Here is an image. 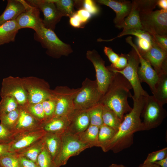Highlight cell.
<instances>
[{
    "mask_svg": "<svg viewBox=\"0 0 167 167\" xmlns=\"http://www.w3.org/2000/svg\"><path fill=\"white\" fill-rule=\"evenodd\" d=\"M128 64V60L126 55L121 54L119 55L118 59L114 65H111L110 66L117 70L120 71L125 68Z\"/></svg>",
    "mask_w": 167,
    "mask_h": 167,
    "instance_id": "7bdbcfd3",
    "label": "cell"
},
{
    "mask_svg": "<svg viewBox=\"0 0 167 167\" xmlns=\"http://www.w3.org/2000/svg\"><path fill=\"white\" fill-rule=\"evenodd\" d=\"M132 89L130 83L122 75L114 73L100 103L113 111L122 121L125 115L132 109L127 100L128 97H131L130 90Z\"/></svg>",
    "mask_w": 167,
    "mask_h": 167,
    "instance_id": "7a4b0ae2",
    "label": "cell"
},
{
    "mask_svg": "<svg viewBox=\"0 0 167 167\" xmlns=\"http://www.w3.org/2000/svg\"><path fill=\"white\" fill-rule=\"evenodd\" d=\"M34 39L40 42L46 49V53L54 58H58L62 56H68L73 50L71 46L61 40L54 31L44 25L37 32H35Z\"/></svg>",
    "mask_w": 167,
    "mask_h": 167,
    "instance_id": "3957f363",
    "label": "cell"
},
{
    "mask_svg": "<svg viewBox=\"0 0 167 167\" xmlns=\"http://www.w3.org/2000/svg\"><path fill=\"white\" fill-rule=\"evenodd\" d=\"M28 98V104L41 103L51 95L50 86L44 79L34 76L23 78Z\"/></svg>",
    "mask_w": 167,
    "mask_h": 167,
    "instance_id": "30bf717a",
    "label": "cell"
},
{
    "mask_svg": "<svg viewBox=\"0 0 167 167\" xmlns=\"http://www.w3.org/2000/svg\"><path fill=\"white\" fill-rule=\"evenodd\" d=\"M1 97H14L20 106H24L28 103V95L22 78L10 76L4 78L0 92Z\"/></svg>",
    "mask_w": 167,
    "mask_h": 167,
    "instance_id": "4fadbf2b",
    "label": "cell"
},
{
    "mask_svg": "<svg viewBox=\"0 0 167 167\" xmlns=\"http://www.w3.org/2000/svg\"><path fill=\"white\" fill-rule=\"evenodd\" d=\"M95 1L100 4L109 7L115 11L116 16L113 22L116 27L118 28L129 15L132 6V2L130 1L97 0Z\"/></svg>",
    "mask_w": 167,
    "mask_h": 167,
    "instance_id": "d6986e66",
    "label": "cell"
},
{
    "mask_svg": "<svg viewBox=\"0 0 167 167\" xmlns=\"http://www.w3.org/2000/svg\"><path fill=\"white\" fill-rule=\"evenodd\" d=\"M41 123L35 119L24 106H20V113L18 121L12 132L15 135L23 132L41 128Z\"/></svg>",
    "mask_w": 167,
    "mask_h": 167,
    "instance_id": "44dd1931",
    "label": "cell"
},
{
    "mask_svg": "<svg viewBox=\"0 0 167 167\" xmlns=\"http://www.w3.org/2000/svg\"><path fill=\"white\" fill-rule=\"evenodd\" d=\"M20 106L17 109L0 117L1 124L12 132L19 119Z\"/></svg>",
    "mask_w": 167,
    "mask_h": 167,
    "instance_id": "1f68e13d",
    "label": "cell"
},
{
    "mask_svg": "<svg viewBox=\"0 0 167 167\" xmlns=\"http://www.w3.org/2000/svg\"><path fill=\"white\" fill-rule=\"evenodd\" d=\"M41 103L46 121L52 118L54 115L56 107L55 101L54 98L51 95L49 97Z\"/></svg>",
    "mask_w": 167,
    "mask_h": 167,
    "instance_id": "f35d334b",
    "label": "cell"
},
{
    "mask_svg": "<svg viewBox=\"0 0 167 167\" xmlns=\"http://www.w3.org/2000/svg\"><path fill=\"white\" fill-rule=\"evenodd\" d=\"M104 105L99 103L88 109L90 125L100 127L103 124L102 113Z\"/></svg>",
    "mask_w": 167,
    "mask_h": 167,
    "instance_id": "4dcf8cb0",
    "label": "cell"
},
{
    "mask_svg": "<svg viewBox=\"0 0 167 167\" xmlns=\"http://www.w3.org/2000/svg\"><path fill=\"white\" fill-rule=\"evenodd\" d=\"M18 156L20 167H39L36 163L24 157Z\"/></svg>",
    "mask_w": 167,
    "mask_h": 167,
    "instance_id": "c3c4849f",
    "label": "cell"
},
{
    "mask_svg": "<svg viewBox=\"0 0 167 167\" xmlns=\"http://www.w3.org/2000/svg\"><path fill=\"white\" fill-rule=\"evenodd\" d=\"M102 120L103 124L112 128L116 132L118 131L122 122L113 111L104 105L102 113Z\"/></svg>",
    "mask_w": 167,
    "mask_h": 167,
    "instance_id": "f1b7e54d",
    "label": "cell"
},
{
    "mask_svg": "<svg viewBox=\"0 0 167 167\" xmlns=\"http://www.w3.org/2000/svg\"><path fill=\"white\" fill-rule=\"evenodd\" d=\"M140 18L142 30L151 35L167 36V10L142 12Z\"/></svg>",
    "mask_w": 167,
    "mask_h": 167,
    "instance_id": "ba28073f",
    "label": "cell"
},
{
    "mask_svg": "<svg viewBox=\"0 0 167 167\" xmlns=\"http://www.w3.org/2000/svg\"><path fill=\"white\" fill-rule=\"evenodd\" d=\"M90 148L89 145L80 140L78 135L68 132L63 134L59 151L54 161L55 167H60L65 165L71 157L78 155Z\"/></svg>",
    "mask_w": 167,
    "mask_h": 167,
    "instance_id": "5b68a950",
    "label": "cell"
},
{
    "mask_svg": "<svg viewBox=\"0 0 167 167\" xmlns=\"http://www.w3.org/2000/svg\"><path fill=\"white\" fill-rule=\"evenodd\" d=\"M158 75L156 91L152 96L157 101L164 105L167 103V71L162 72Z\"/></svg>",
    "mask_w": 167,
    "mask_h": 167,
    "instance_id": "484cf974",
    "label": "cell"
},
{
    "mask_svg": "<svg viewBox=\"0 0 167 167\" xmlns=\"http://www.w3.org/2000/svg\"><path fill=\"white\" fill-rule=\"evenodd\" d=\"M102 94L100 92L96 81L86 78L74 100L75 109H88L99 103Z\"/></svg>",
    "mask_w": 167,
    "mask_h": 167,
    "instance_id": "52a82bcc",
    "label": "cell"
},
{
    "mask_svg": "<svg viewBox=\"0 0 167 167\" xmlns=\"http://www.w3.org/2000/svg\"><path fill=\"white\" fill-rule=\"evenodd\" d=\"M62 134L46 133L42 138L44 145L53 161L60 148Z\"/></svg>",
    "mask_w": 167,
    "mask_h": 167,
    "instance_id": "d4e9b609",
    "label": "cell"
},
{
    "mask_svg": "<svg viewBox=\"0 0 167 167\" xmlns=\"http://www.w3.org/2000/svg\"><path fill=\"white\" fill-rule=\"evenodd\" d=\"M63 16H71L75 12L74 7L75 1L72 0H51Z\"/></svg>",
    "mask_w": 167,
    "mask_h": 167,
    "instance_id": "d6a6232c",
    "label": "cell"
},
{
    "mask_svg": "<svg viewBox=\"0 0 167 167\" xmlns=\"http://www.w3.org/2000/svg\"><path fill=\"white\" fill-rule=\"evenodd\" d=\"M116 132L112 128L103 124L99 129L98 136L99 147L102 148L114 137Z\"/></svg>",
    "mask_w": 167,
    "mask_h": 167,
    "instance_id": "836d02e7",
    "label": "cell"
},
{
    "mask_svg": "<svg viewBox=\"0 0 167 167\" xmlns=\"http://www.w3.org/2000/svg\"><path fill=\"white\" fill-rule=\"evenodd\" d=\"M126 56L128 64L123 70H117L110 66H107V67L112 72L119 73L122 75L130 83L134 93L131 98L137 99L141 96H148L149 94L143 88L138 77V72L140 61L137 53L132 48L131 50L126 54Z\"/></svg>",
    "mask_w": 167,
    "mask_h": 167,
    "instance_id": "277c9868",
    "label": "cell"
},
{
    "mask_svg": "<svg viewBox=\"0 0 167 167\" xmlns=\"http://www.w3.org/2000/svg\"><path fill=\"white\" fill-rule=\"evenodd\" d=\"M46 133L42 129L16 134L11 142L9 152L17 153L42 139Z\"/></svg>",
    "mask_w": 167,
    "mask_h": 167,
    "instance_id": "2e32d148",
    "label": "cell"
},
{
    "mask_svg": "<svg viewBox=\"0 0 167 167\" xmlns=\"http://www.w3.org/2000/svg\"><path fill=\"white\" fill-rule=\"evenodd\" d=\"M157 5L161 8V9L167 10V0H158Z\"/></svg>",
    "mask_w": 167,
    "mask_h": 167,
    "instance_id": "f5cc1de1",
    "label": "cell"
},
{
    "mask_svg": "<svg viewBox=\"0 0 167 167\" xmlns=\"http://www.w3.org/2000/svg\"><path fill=\"white\" fill-rule=\"evenodd\" d=\"M11 143L0 144V156L9 152Z\"/></svg>",
    "mask_w": 167,
    "mask_h": 167,
    "instance_id": "f907efd6",
    "label": "cell"
},
{
    "mask_svg": "<svg viewBox=\"0 0 167 167\" xmlns=\"http://www.w3.org/2000/svg\"><path fill=\"white\" fill-rule=\"evenodd\" d=\"M84 9L88 11L92 15L98 13L99 9L94 2L91 0H86L83 2Z\"/></svg>",
    "mask_w": 167,
    "mask_h": 167,
    "instance_id": "ee69618b",
    "label": "cell"
},
{
    "mask_svg": "<svg viewBox=\"0 0 167 167\" xmlns=\"http://www.w3.org/2000/svg\"><path fill=\"white\" fill-rule=\"evenodd\" d=\"M69 23L72 26L75 28H82L84 25L76 12L70 17Z\"/></svg>",
    "mask_w": 167,
    "mask_h": 167,
    "instance_id": "681fc988",
    "label": "cell"
},
{
    "mask_svg": "<svg viewBox=\"0 0 167 167\" xmlns=\"http://www.w3.org/2000/svg\"><path fill=\"white\" fill-rule=\"evenodd\" d=\"M79 89L80 88H71L67 86H60L51 90V95L56 103L53 117L68 115L75 110L74 100Z\"/></svg>",
    "mask_w": 167,
    "mask_h": 167,
    "instance_id": "9c48e42d",
    "label": "cell"
},
{
    "mask_svg": "<svg viewBox=\"0 0 167 167\" xmlns=\"http://www.w3.org/2000/svg\"><path fill=\"white\" fill-rule=\"evenodd\" d=\"M137 49L141 56L148 61L158 74L167 71V52L161 49L155 42L145 52Z\"/></svg>",
    "mask_w": 167,
    "mask_h": 167,
    "instance_id": "e0dca14e",
    "label": "cell"
},
{
    "mask_svg": "<svg viewBox=\"0 0 167 167\" xmlns=\"http://www.w3.org/2000/svg\"><path fill=\"white\" fill-rule=\"evenodd\" d=\"M24 106L41 124L46 121L45 113L41 103L34 104L28 103Z\"/></svg>",
    "mask_w": 167,
    "mask_h": 167,
    "instance_id": "d590c367",
    "label": "cell"
},
{
    "mask_svg": "<svg viewBox=\"0 0 167 167\" xmlns=\"http://www.w3.org/2000/svg\"><path fill=\"white\" fill-rule=\"evenodd\" d=\"M36 164L39 167H55L54 162L44 145L37 157Z\"/></svg>",
    "mask_w": 167,
    "mask_h": 167,
    "instance_id": "74e56055",
    "label": "cell"
},
{
    "mask_svg": "<svg viewBox=\"0 0 167 167\" xmlns=\"http://www.w3.org/2000/svg\"><path fill=\"white\" fill-rule=\"evenodd\" d=\"M44 147L42 139L27 148L15 153L18 156L24 157L36 163L37 157Z\"/></svg>",
    "mask_w": 167,
    "mask_h": 167,
    "instance_id": "83f0119b",
    "label": "cell"
},
{
    "mask_svg": "<svg viewBox=\"0 0 167 167\" xmlns=\"http://www.w3.org/2000/svg\"><path fill=\"white\" fill-rule=\"evenodd\" d=\"M128 16L125 18L119 28H130L142 30L140 13L141 12L152 11L157 5L158 0H134Z\"/></svg>",
    "mask_w": 167,
    "mask_h": 167,
    "instance_id": "7c38bea8",
    "label": "cell"
},
{
    "mask_svg": "<svg viewBox=\"0 0 167 167\" xmlns=\"http://www.w3.org/2000/svg\"><path fill=\"white\" fill-rule=\"evenodd\" d=\"M76 12L83 24L88 21L92 15L88 11L83 8L80 9Z\"/></svg>",
    "mask_w": 167,
    "mask_h": 167,
    "instance_id": "7dc6e473",
    "label": "cell"
},
{
    "mask_svg": "<svg viewBox=\"0 0 167 167\" xmlns=\"http://www.w3.org/2000/svg\"><path fill=\"white\" fill-rule=\"evenodd\" d=\"M0 167H2L0 165Z\"/></svg>",
    "mask_w": 167,
    "mask_h": 167,
    "instance_id": "9f6ffc18",
    "label": "cell"
},
{
    "mask_svg": "<svg viewBox=\"0 0 167 167\" xmlns=\"http://www.w3.org/2000/svg\"><path fill=\"white\" fill-rule=\"evenodd\" d=\"M27 2L26 10L15 19L16 22L19 29L29 28L37 32L43 25L42 19L40 16L39 10Z\"/></svg>",
    "mask_w": 167,
    "mask_h": 167,
    "instance_id": "ac0fdd59",
    "label": "cell"
},
{
    "mask_svg": "<svg viewBox=\"0 0 167 167\" xmlns=\"http://www.w3.org/2000/svg\"><path fill=\"white\" fill-rule=\"evenodd\" d=\"M108 167H127L122 164H118L113 163L111 164Z\"/></svg>",
    "mask_w": 167,
    "mask_h": 167,
    "instance_id": "11a10c76",
    "label": "cell"
},
{
    "mask_svg": "<svg viewBox=\"0 0 167 167\" xmlns=\"http://www.w3.org/2000/svg\"><path fill=\"white\" fill-rule=\"evenodd\" d=\"M30 5L40 10L44 15L42 23L44 26L54 31L57 24L63 17L51 0H26Z\"/></svg>",
    "mask_w": 167,
    "mask_h": 167,
    "instance_id": "5bb4252c",
    "label": "cell"
},
{
    "mask_svg": "<svg viewBox=\"0 0 167 167\" xmlns=\"http://www.w3.org/2000/svg\"><path fill=\"white\" fill-rule=\"evenodd\" d=\"M167 157V148L165 147L148 154L143 163H153Z\"/></svg>",
    "mask_w": 167,
    "mask_h": 167,
    "instance_id": "ab89813d",
    "label": "cell"
},
{
    "mask_svg": "<svg viewBox=\"0 0 167 167\" xmlns=\"http://www.w3.org/2000/svg\"><path fill=\"white\" fill-rule=\"evenodd\" d=\"M99 127L90 125L87 129L78 135L82 142L89 145L91 148L99 147Z\"/></svg>",
    "mask_w": 167,
    "mask_h": 167,
    "instance_id": "4316f807",
    "label": "cell"
},
{
    "mask_svg": "<svg viewBox=\"0 0 167 167\" xmlns=\"http://www.w3.org/2000/svg\"><path fill=\"white\" fill-rule=\"evenodd\" d=\"M70 124L68 132L78 135L85 131L90 125L88 109H75L69 115Z\"/></svg>",
    "mask_w": 167,
    "mask_h": 167,
    "instance_id": "ffe728a7",
    "label": "cell"
},
{
    "mask_svg": "<svg viewBox=\"0 0 167 167\" xmlns=\"http://www.w3.org/2000/svg\"><path fill=\"white\" fill-rule=\"evenodd\" d=\"M0 165L2 167H20L17 154L9 152L0 156Z\"/></svg>",
    "mask_w": 167,
    "mask_h": 167,
    "instance_id": "8d00e7d4",
    "label": "cell"
},
{
    "mask_svg": "<svg viewBox=\"0 0 167 167\" xmlns=\"http://www.w3.org/2000/svg\"><path fill=\"white\" fill-rule=\"evenodd\" d=\"M27 2L23 0H7L6 7L0 15V25L9 21L15 20L26 10Z\"/></svg>",
    "mask_w": 167,
    "mask_h": 167,
    "instance_id": "603a6c76",
    "label": "cell"
},
{
    "mask_svg": "<svg viewBox=\"0 0 167 167\" xmlns=\"http://www.w3.org/2000/svg\"><path fill=\"white\" fill-rule=\"evenodd\" d=\"M138 167H161L155 163H142Z\"/></svg>",
    "mask_w": 167,
    "mask_h": 167,
    "instance_id": "db71d44e",
    "label": "cell"
},
{
    "mask_svg": "<svg viewBox=\"0 0 167 167\" xmlns=\"http://www.w3.org/2000/svg\"><path fill=\"white\" fill-rule=\"evenodd\" d=\"M161 167H167V157L155 163Z\"/></svg>",
    "mask_w": 167,
    "mask_h": 167,
    "instance_id": "816d5d0a",
    "label": "cell"
},
{
    "mask_svg": "<svg viewBox=\"0 0 167 167\" xmlns=\"http://www.w3.org/2000/svg\"><path fill=\"white\" fill-rule=\"evenodd\" d=\"M137 46L138 49L142 51L145 52L149 50L151 47L152 43L148 40L141 38H138Z\"/></svg>",
    "mask_w": 167,
    "mask_h": 167,
    "instance_id": "bcb514c9",
    "label": "cell"
},
{
    "mask_svg": "<svg viewBox=\"0 0 167 167\" xmlns=\"http://www.w3.org/2000/svg\"><path fill=\"white\" fill-rule=\"evenodd\" d=\"M163 105L157 101L152 96H145L141 113L143 130L148 131L159 126L167 116Z\"/></svg>",
    "mask_w": 167,
    "mask_h": 167,
    "instance_id": "8992f818",
    "label": "cell"
},
{
    "mask_svg": "<svg viewBox=\"0 0 167 167\" xmlns=\"http://www.w3.org/2000/svg\"><path fill=\"white\" fill-rule=\"evenodd\" d=\"M1 98L0 101V117L20 106L16 99L13 96H6Z\"/></svg>",
    "mask_w": 167,
    "mask_h": 167,
    "instance_id": "e575fe53",
    "label": "cell"
},
{
    "mask_svg": "<svg viewBox=\"0 0 167 167\" xmlns=\"http://www.w3.org/2000/svg\"><path fill=\"white\" fill-rule=\"evenodd\" d=\"M104 52L111 63V65L115 64L118 59L119 55L114 52L111 48L106 46L104 48Z\"/></svg>",
    "mask_w": 167,
    "mask_h": 167,
    "instance_id": "f6af8a7d",
    "label": "cell"
},
{
    "mask_svg": "<svg viewBox=\"0 0 167 167\" xmlns=\"http://www.w3.org/2000/svg\"><path fill=\"white\" fill-rule=\"evenodd\" d=\"M155 43L161 49L167 52V36L151 35Z\"/></svg>",
    "mask_w": 167,
    "mask_h": 167,
    "instance_id": "b9f144b4",
    "label": "cell"
},
{
    "mask_svg": "<svg viewBox=\"0 0 167 167\" xmlns=\"http://www.w3.org/2000/svg\"><path fill=\"white\" fill-rule=\"evenodd\" d=\"M86 57L93 65L96 71V80L98 88L103 95L109 85L114 73L105 66L104 61L95 50H88Z\"/></svg>",
    "mask_w": 167,
    "mask_h": 167,
    "instance_id": "8fae6325",
    "label": "cell"
},
{
    "mask_svg": "<svg viewBox=\"0 0 167 167\" xmlns=\"http://www.w3.org/2000/svg\"><path fill=\"white\" fill-rule=\"evenodd\" d=\"M145 97L131 98L133 102L131 110L125 115L114 137L101 148L104 152L111 150L117 153L129 148L133 143L134 133L144 131L140 117Z\"/></svg>",
    "mask_w": 167,
    "mask_h": 167,
    "instance_id": "6da1fadb",
    "label": "cell"
},
{
    "mask_svg": "<svg viewBox=\"0 0 167 167\" xmlns=\"http://www.w3.org/2000/svg\"><path fill=\"white\" fill-rule=\"evenodd\" d=\"M15 136L14 133L0 123V144L10 143Z\"/></svg>",
    "mask_w": 167,
    "mask_h": 167,
    "instance_id": "60d3db41",
    "label": "cell"
},
{
    "mask_svg": "<svg viewBox=\"0 0 167 167\" xmlns=\"http://www.w3.org/2000/svg\"><path fill=\"white\" fill-rule=\"evenodd\" d=\"M128 35H133L136 36L137 38H139L146 39L152 43L155 42L152 36L148 32L141 29L133 28L123 29L122 32L113 38L109 40L99 38L97 39V41L99 42L112 41L115 39Z\"/></svg>",
    "mask_w": 167,
    "mask_h": 167,
    "instance_id": "f546056e",
    "label": "cell"
},
{
    "mask_svg": "<svg viewBox=\"0 0 167 167\" xmlns=\"http://www.w3.org/2000/svg\"><path fill=\"white\" fill-rule=\"evenodd\" d=\"M70 122L69 115L53 117L41 125V128L46 133L59 134L67 131Z\"/></svg>",
    "mask_w": 167,
    "mask_h": 167,
    "instance_id": "7402d4cb",
    "label": "cell"
},
{
    "mask_svg": "<svg viewBox=\"0 0 167 167\" xmlns=\"http://www.w3.org/2000/svg\"><path fill=\"white\" fill-rule=\"evenodd\" d=\"M126 40V42L135 49L139 57L140 65L138 68V74L140 82L146 83L149 86L152 93L154 94L158 79V74L150 63L140 55L137 49V46L132 41V37H127Z\"/></svg>",
    "mask_w": 167,
    "mask_h": 167,
    "instance_id": "9a60e30c",
    "label": "cell"
},
{
    "mask_svg": "<svg viewBox=\"0 0 167 167\" xmlns=\"http://www.w3.org/2000/svg\"><path fill=\"white\" fill-rule=\"evenodd\" d=\"M19 30L15 19L0 25V45L14 41Z\"/></svg>",
    "mask_w": 167,
    "mask_h": 167,
    "instance_id": "cb8c5ba5",
    "label": "cell"
}]
</instances>
